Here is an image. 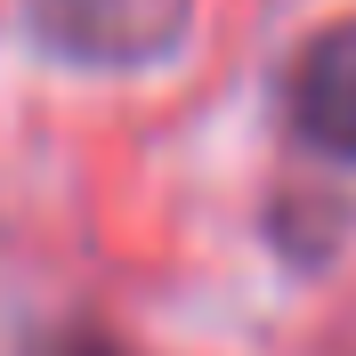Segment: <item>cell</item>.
<instances>
[{
	"label": "cell",
	"mask_w": 356,
	"mask_h": 356,
	"mask_svg": "<svg viewBox=\"0 0 356 356\" xmlns=\"http://www.w3.org/2000/svg\"><path fill=\"white\" fill-rule=\"evenodd\" d=\"M24 17H33V41L65 65L138 73L186 41L195 0H24Z\"/></svg>",
	"instance_id": "cell-1"
},
{
	"label": "cell",
	"mask_w": 356,
	"mask_h": 356,
	"mask_svg": "<svg viewBox=\"0 0 356 356\" xmlns=\"http://www.w3.org/2000/svg\"><path fill=\"white\" fill-rule=\"evenodd\" d=\"M291 130L316 154L356 162V17L324 24L291 65Z\"/></svg>",
	"instance_id": "cell-2"
},
{
	"label": "cell",
	"mask_w": 356,
	"mask_h": 356,
	"mask_svg": "<svg viewBox=\"0 0 356 356\" xmlns=\"http://www.w3.org/2000/svg\"><path fill=\"white\" fill-rule=\"evenodd\" d=\"M24 356H122V340L97 332V324H49V332L33 340Z\"/></svg>",
	"instance_id": "cell-3"
}]
</instances>
